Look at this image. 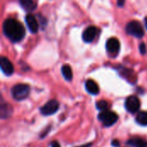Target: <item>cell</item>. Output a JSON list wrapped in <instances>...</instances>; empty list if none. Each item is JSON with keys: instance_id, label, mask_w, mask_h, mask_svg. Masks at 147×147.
Listing matches in <instances>:
<instances>
[{"instance_id": "9a60e30c", "label": "cell", "mask_w": 147, "mask_h": 147, "mask_svg": "<svg viewBox=\"0 0 147 147\" xmlns=\"http://www.w3.org/2000/svg\"><path fill=\"white\" fill-rule=\"evenodd\" d=\"M136 121L141 126H147V112H140L136 117Z\"/></svg>"}, {"instance_id": "52a82bcc", "label": "cell", "mask_w": 147, "mask_h": 147, "mask_svg": "<svg viewBox=\"0 0 147 147\" xmlns=\"http://www.w3.org/2000/svg\"><path fill=\"white\" fill-rule=\"evenodd\" d=\"M1 70L6 76H10L14 72V66L11 62L5 57H2L0 59Z\"/></svg>"}, {"instance_id": "d6986e66", "label": "cell", "mask_w": 147, "mask_h": 147, "mask_svg": "<svg viewBox=\"0 0 147 147\" xmlns=\"http://www.w3.org/2000/svg\"><path fill=\"white\" fill-rule=\"evenodd\" d=\"M51 147H60V146H59V144L57 141H53L51 144Z\"/></svg>"}, {"instance_id": "7a4b0ae2", "label": "cell", "mask_w": 147, "mask_h": 147, "mask_svg": "<svg viewBox=\"0 0 147 147\" xmlns=\"http://www.w3.org/2000/svg\"><path fill=\"white\" fill-rule=\"evenodd\" d=\"M30 93V87L25 84H16L11 89V96L16 101L24 100L28 96Z\"/></svg>"}, {"instance_id": "e0dca14e", "label": "cell", "mask_w": 147, "mask_h": 147, "mask_svg": "<svg viewBox=\"0 0 147 147\" xmlns=\"http://www.w3.org/2000/svg\"><path fill=\"white\" fill-rule=\"evenodd\" d=\"M96 106L97 109H99L101 111H105V110H108L109 103L106 101H104V100H101V101L96 102Z\"/></svg>"}, {"instance_id": "3957f363", "label": "cell", "mask_w": 147, "mask_h": 147, "mask_svg": "<svg viewBox=\"0 0 147 147\" xmlns=\"http://www.w3.org/2000/svg\"><path fill=\"white\" fill-rule=\"evenodd\" d=\"M126 31L127 34L134 35L137 38H142L145 34L144 28L140 22L138 21H131L127 23L126 27Z\"/></svg>"}, {"instance_id": "9c48e42d", "label": "cell", "mask_w": 147, "mask_h": 147, "mask_svg": "<svg viewBox=\"0 0 147 147\" xmlns=\"http://www.w3.org/2000/svg\"><path fill=\"white\" fill-rule=\"evenodd\" d=\"M121 44L118 39L116 38H110L107 40L106 48L107 51L110 53H117L120 50Z\"/></svg>"}, {"instance_id": "277c9868", "label": "cell", "mask_w": 147, "mask_h": 147, "mask_svg": "<svg viewBox=\"0 0 147 147\" xmlns=\"http://www.w3.org/2000/svg\"><path fill=\"white\" fill-rule=\"evenodd\" d=\"M98 119L103 124V126H105V127H111V126H113L117 121L118 115L115 113L112 112V111L105 110V111H102L99 114Z\"/></svg>"}, {"instance_id": "603a6c76", "label": "cell", "mask_w": 147, "mask_h": 147, "mask_svg": "<svg viewBox=\"0 0 147 147\" xmlns=\"http://www.w3.org/2000/svg\"><path fill=\"white\" fill-rule=\"evenodd\" d=\"M145 23H146V27L147 28V16L145 18Z\"/></svg>"}, {"instance_id": "7402d4cb", "label": "cell", "mask_w": 147, "mask_h": 147, "mask_svg": "<svg viewBox=\"0 0 147 147\" xmlns=\"http://www.w3.org/2000/svg\"><path fill=\"white\" fill-rule=\"evenodd\" d=\"M91 146V144H87V145H85V146H79V147H89Z\"/></svg>"}, {"instance_id": "ac0fdd59", "label": "cell", "mask_w": 147, "mask_h": 147, "mask_svg": "<svg viewBox=\"0 0 147 147\" xmlns=\"http://www.w3.org/2000/svg\"><path fill=\"white\" fill-rule=\"evenodd\" d=\"M140 51L142 54H145L146 53V46L145 43H141L140 45Z\"/></svg>"}, {"instance_id": "6da1fadb", "label": "cell", "mask_w": 147, "mask_h": 147, "mask_svg": "<svg viewBox=\"0 0 147 147\" xmlns=\"http://www.w3.org/2000/svg\"><path fill=\"white\" fill-rule=\"evenodd\" d=\"M3 31L6 37L13 42H18L25 36V28L23 25L13 18H9L4 21Z\"/></svg>"}, {"instance_id": "5bb4252c", "label": "cell", "mask_w": 147, "mask_h": 147, "mask_svg": "<svg viewBox=\"0 0 147 147\" xmlns=\"http://www.w3.org/2000/svg\"><path fill=\"white\" fill-rule=\"evenodd\" d=\"M61 71H62V74H63L64 78L67 81H71L72 79L73 74H72V70H71L70 65H63L62 68H61Z\"/></svg>"}, {"instance_id": "30bf717a", "label": "cell", "mask_w": 147, "mask_h": 147, "mask_svg": "<svg viewBox=\"0 0 147 147\" xmlns=\"http://www.w3.org/2000/svg\"><path fill=\"white\" fill-rule=\"evenodd\" d=\"M25 21L26 23L28 25V28L29 29V31L33 34H35L38 29H39V23L36 20V18L33 16V15H27L25 17Z\"/></svg>"}, {"instance_id": "8fae6325", "label": "cell", "mask_w": 147, "mask_h": 147, "mask_svg": "<svg viewBox=\"0 0 147 147\" xmlns=\"http://www.w3.org/2000/svg\"><path fill=\"white\" fill-rule=\"evenodd\" d=\"M85 88H86V90L91 95H97L99 93V87L97 84L92 79H89L86 81Z\"/></svg>"}, {"instance_id": "2e32d148", "label": "cell", "mask_w": 147, "mask_h": 147, "mask_svg": "<svg viewBox=\"0 0 147 147\" xmlns=\"http://www.w3.org/2000/svg\"><path fill=\"white\" fill-rule=\"evenodd\" d=\"M11 108L9 104H5V105H2L1 106V116L3 119L7 118L11 114Z\"/></svg>"}, {"instance_id": "44dd1931", "label": "cell", "mask_w": 147, "mask_h": 147, "mask_svg": "<svg viewBox=\"0 0 147 147\" xmlns=\"http://www.w3.org/2000/svg\"><path fill=\"white\" fill-rule=\"evenodd\" d=\"M125 3V0H118V5L119 6H122Z\"/></svg>"}, {"instance_id": "7c38bea8", "label": "cell", "mask_w": 147, "mask_h": 147, "mask_svg": "<svg viewBox=\"0 0 147 147\" xmlns=\"http://www.w3.org/2000/svg\"><path fill=\"white\" fill-rule=\"evenodd\" d=\"M127 144L133 147H147V141L141 138H132L127 140Z\"/></svg>"}, {"instance_id": "ba28073f", "label": "cell", "mask_w": 147, "mask_h": 147, "mask_svg": "<svg viewBox=\"0 0 147 147\" xmlns=\"http://www.w3.org/2000/svg\"><path fill=\"white\" fill-rule=\"evenodd\" d=\"M97 34V28L95 26H90L88 27L84 32H83V40L85 42H91L96 36Z\"/></svg>"}, {"instance_id": "5b68a950", "label": "cell", "mask_w": 147, "mask_h": 147, "mask_svg": "<svg viewBox=\"0 0 147 147\" xmlns=\"http://www.w3.org/2000/svg\"><path fill=\"white\" fill-rule=\"evenodd\" d=\"M125 107H126V109L129 113L135 114V113H137L140 110V101L135 96H128L127 98V100H126Z\"/></svg>"}, {"instance_id": "8992f818", "label": "cell", "mask_w": 147, "mask_h": 147, "mask_svg": "<svg viewBox=\"0 0 147 147\" xmlns=\"http://www.w3.org/2000/svg\"><path fill=\"white\" fill-rule=\"evenodd\" d=\"M59 104L57 100H50L40 109V113L43 115H52L55 114L59 109Z\"/></svg>"}, {"instance_id": "ffe728a7", "label": "cell", "mask_w": 147, "mask_h": 147, "mask_svg": "<svg viewBox=\"0 0 147 147\" xmlns=\"http://www.w3.org/2000/svg\"><path fill=\"white\" fill-rule=\"evenodd\" d=\"M112 145H113L114 146H119L120 143H119V141H118V140H114V141H113V143H112Z\"/></svg>"}, {"instance_id": "4fadbf2b", "label": "cell", "mask_w": 147, "mask_h": 147, "mask_svg": "<svg viewBox=\"0 0 147 147\" xmlns=\"http://www.w3.org/2000/svg\"><path fill=\"white\" fill-rule=\"evenodd\" d=\"M19 3L22 9L28 12H31L36 8V3L34 0H19Z\"/></svg>"}]
</instances>
